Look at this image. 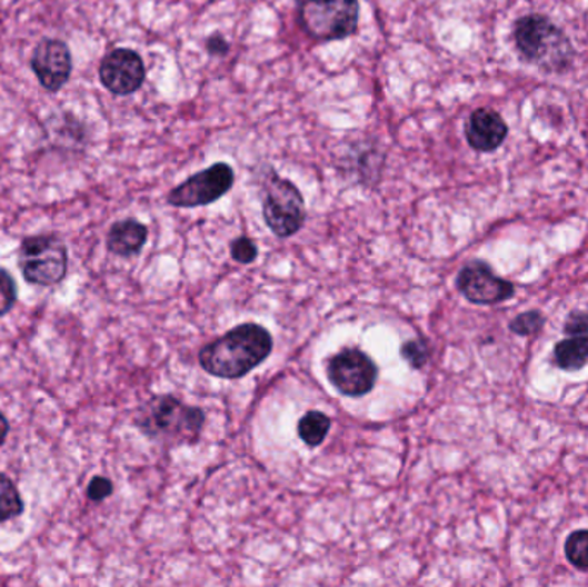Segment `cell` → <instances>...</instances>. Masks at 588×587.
<instances>
[{"mask_svg":"<svg viewBox=\"0 0 588 587\" xmlns=\"http://www.w3.org/2000/svg\"><path fill=\"white\" fill-rule=\"evenodd\" d=\"M273 341L263 326L247 322L201 348L198 359L216 378L240 379L259 367L272 351Z\"/></svg>","mask_w":588,"mask_h":587,"instance_id":"obj_1","label":"cell"},{"mask_svg":"<svg viewBox=\"0 0 588 587\" xmlns=\"http://www.w3.org/2000/svg\"><path fill=\"white\" fill-rule=\"evenodd\" d=\"M515 42L521 56L546 73L571 68L575 49L561 28L542 14H528L515 24Z\"/></svg>","mask_w":588,"mask_h":587,"instance_id":"obj_2","label":"cell"},{"mask_svg":"<svg viewBox=\"0 0 588 587\" xmlns=\"http://www.w3.org/2000/svg\"><path fill=\"white\" fill-rule=\"evenodd\" d=\"M206 414L198 407H188L171 395L152 398L141 407L137 426L149 438L163 439L171 445H187L200 438Z\"/></svg>","mask_w":588,"mask_h":587,"instance_id":"obj_3","label":"cell"},{"mask_svg":"<svg viewBox=\"0 0 588 587\" xmlns=\"http://www.w3.org/2000/svg\"><path fill=\"white\" fill-rule=\"evenodd\" d=\"M301 28L319 42L341 40L358 27V0H297Z\"/></svg>","mask_w":588,"mask_h":587,"instance_id":"obj_4","label":"cell"},{"mask_svg":"<svg viewBox=\"0 0 588 587\" xmlns=\"http://www.w3.org/2000/svg\"><path fill=\"white\" fill-rule=\"evenodd\" d=\"M263 181V219L276 237L289 238L303 228L307 209L300 190L285 178L269 171Z\"/></svg>","mask_w":588,"mask_h":587,"instance_id":"obj_5","label":"cell"},{"mask_svg":"<svg viewBox=\"0 0 588 587\" xmlns=\"http://www.w3.org/2000/svg\"><path fill=\"white\" fill-rule=\"evenodd\" d=\"M18 263L28 282L52 287L68 275V247L53 235L30 237L21 243Z\"/></svg>","mask_w":588,"mask_h":587,"instance_id":"obj_6","label":"cell"},{"mask_svg":"<svg viewBox=\"0 0 588 587\" xmlns=\"http://www.w3.org/2000/svg\"><path fill=\"white\" fill-rule=\"evenodd\" d=\"M376 362L358 348H345L327 364L329 381L345 397H363L377 382Z\"/></svg>","mask_w":588,"mask_h":587,"instance_id":"obj_7","label":"cell"},{"mask_svg":"<svg viewBox=\"0 0 588 587\" xmlns=\"http://www.w3.org/2000/svg\"><path fill=\"white\" fill-rule=\"evenodd\" d=\"M235 185V172L231 166L219 162L210 166L206 171L188 178L185 183L176 187L169 193L168 200L175 207H200L209 206L216 200L222 199Z\"/></svg>","mask_w":588,"mask_h":587,"instance_id":"obj_8","label":"cell"},{"mask_svg":"<svg viewBox=\"0 0 588 587\" xmlns=\"http://www.w3.org/2000/svg\"><path fill=\"white\" fill-rule=\"evenodd\" d=\"M458 290L465 298L479 306H494L509 300L515 295L512 282L494 275L490 266L482 260H474L459 271L456 279Z\"/></svg>","mask_w":588,"mask_h":587,"instance_id":"obj_9","label":"cell"},{"mask_svg":"<svg viewBox=\"0 0 588 587\" xmlns=\"http://www.w3.org/2000/svg\"><path fill=\"white\" fill-rule=\"evenodd\" d=\"M100 80L103 87L116 96H130L143 84V61L133 50H114L103 59L100 66Z\"/></svg>","mask_w":588,"mask_h":587,"instance_id":"obj_10","label":"cell"},{"mask_svg":"<svg viewBox=\"0 0 588 587\" xmlns=\"http://www.w3.org/2000/svg\"><path fill=\"white\" fill-rule=\"evenodd\" d=\"M31 68L42 87L56 92L66 84L71 74V56L68 47L61 40H43L34 49Z\"/></svg>","mask_w":588,"mask_h":587,"instance_id":"obj_11","label":"cell"},{"mask_svg":"<svg viewBox=\"0 0 588 587\" xmlns=\"http://www.w3.org/2000/svg\"><path fill=\"white\" fill-rule=\"evenodd\" d=\"M465 135H467L471 149L479 150V152H494L508 137V125L499 112L484 107V109L471 112L467 127H465Z\"/></svg>","mask_w":588,"mask_h":587,"instance_id":"obj_12","label":"cell"},{"mask_svg":"<svg viewBox=\"0 0 588 587\" xmlns=\"http://www.w3.org/2000/svg\"><path fill=\"white\" fill-rule=\"evenodd\" d=\"M149 238V229L134 219L116 222L107 235L109 252L119 257L137 256Z\"/></svg>","mask_w":588,"mask_h":587,"instance_id":"obj_13","label":"cell"},{"mask_svg":"<svg viewBox=\"0 0 588 587\" xmlns=\"http://www.w3.org/2000/svg\"><path fill=\"white\" fill-rule=\"evenodd\" d=\"M555 359L562 370L581 369L588 362V336L571 335V338L558 344Z\"/></svg>","mask_w":588,"mask_h":587,"instance_id":"obj_14","label":"cell"},{"mask_svg":"<svg viewBox=\"0 0 588 587\" xmlns=\"http://www.w3.org/2000/svg\"><path fill=\"white\" fill-rule=\"evenodd\" d=\"M330 429V419L326 414L313 412L305 414L298 422V435L307 442L308 447H319L320 442L326 439Z\"/></svg>","mask_w":588,"mask_h":587,"instance_id":"obj_15","label":"cell"},{"mask_svg":"<svg viewBox=\"0 0 588 587\" xmlns=\"http://www.w3.org/2000/svg\"><path fill=\"white\" fill-rule=\"evenodd\" d=\"M24 501L14 482L6 474H0V524L20 517Z\"/></svg>","mask_w":588,"mask_h":587,"instance_id":"obj_16","label":"cell"},{"mask_svg":"<svg viewBox=\"0 0 588 587\" xmlns=\"http://www.w3.org/2000/svg\"><path fill=\"white\" fill-rule=\"evenodd\" d=\"M566 558L580 570L588 568V529L575 530L569 534L565 545Z\"/></svg>","mask_w":588,"mask_h":587,"instance_id":"obj_17","label":"cell"},{"mask_svg":"<svg viewBox=\"0 0 588 587\" xmlns=\"http://www.w3.org/2000/svg\"><path fill=\"white\" fill-rule=\"evenodd\" d=\"M544 326L542 314L530 310V312L521 314V316L515 317L509 328L515 335L530 336L534 332L539 331Z\"/></svg>","mask_w":588,"mask_h":587,"instance_id":"obj_18","label":"cell"},{"mask_svg":"<svg viewBox=\"0 0 588 587\" xmlns=\"http://www.w3.org/2000/svg\"><path fill=\"white\" fill-rule=\"evenodd\" d=\"M401 355L413 369H421L429 360V348L421 340H410L402 345Z\"/></svg>","mask_w":588,"mask_h":587,"instance_id":"obj_19","label":"cell"},{"mask_svg":"<svg viewBox=\"0 0 588 587\" xmlns=\"http://www.w3.org/2000/svg\"><path fill=\"white\" fill-rule=\"evenodd\" d=\"M16 304V282L4 269H0V317L11 312Z\"/></svg>","mask_w":588,"mask_h":587,"instance_id":"obj_20","label":"cell"},{"mask_svg":"<svg viewBox=\"0 0 588 587\" xmlns=\"http://www.w3.org/2000/svg\"><path fill=\"white\" fill-rule=\"evenodd\" d=\"M232 259L238 260L240 263H251L257 259V245L251 241L250 238L241 237L236 238L231 245Z\"/></svg>","mask_w":588,"mask_h":587,"instance_id":"obj_21","label":"cell"},{"mask_svg":"<svg viewBox=\"0 0 588 587\" xmlns=\"http://www.w3.org/2000/svg\"><path fill=\"white\" fill-rule=\"evenodd\" d=\"M114 491V485L112 480L107 479V477L97 476L90 480L88 485L87 496L91 501H103L106 498H109Z\"/></svg>","mask_w":588,"mask_h":587,"instance_id":"obj_22","label":"cell"},{"mask_svg":"<svg viewBox=\"0 0 588 587\" xmlns=\"http://www.w3.org/2000/svg\"><path fill=\"white\" fill-rule=\"evenodd\" d=\"M207 49H209V52L213 53V56H225L229 50V46L225 39L212 37V39H209V42H207Z\"/></svg>","mask_w":588,"mask_h":587,"instance_id":"obj_23","label":"cell"},{"mask_svg":"<svg viewBox=\"0 0 588 587\" xmlns=\"http://www.w3.org/2000/svg\"><path fill=\"white\" fill-rule=\"evenodd\" d=\"M9 429H11V427H9V420L6 419L4 414L0 412V447H2L6 439H8Z\"/></svg>","mask_w":588,"mask_h":587,"instance_id":"obj_24","label":"cell"}]
</instances>
